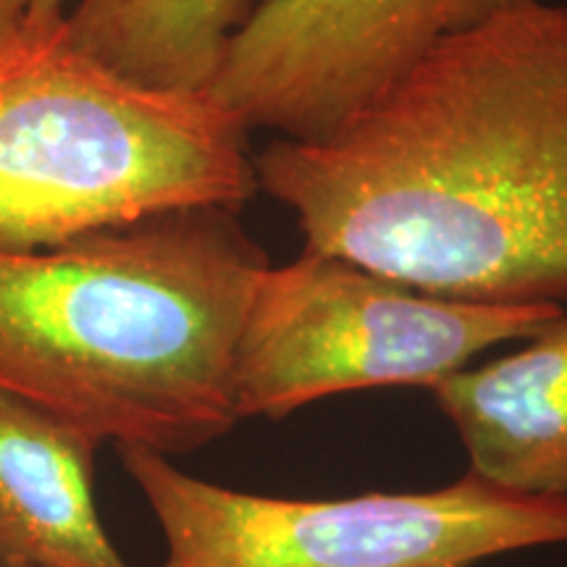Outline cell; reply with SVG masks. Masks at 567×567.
<instances>
[{
  "label": "cell",
  "instance_id": "cell-5",
  "mask_svg": "<svg viewBox=\"0 0 567 567\" xmlns=\"http://www.w3.org/2000/svg\"><path fill=\"white\" fill-rule=\"evenodd\" d=\"M563 313V305L446 300L302 247L255 284L234 354L237 421H284L360 389H429Z\"/></svg>",
  "mask_w": 567,
  "mask_h": 567
},
{
  "label": "cell",
  "instance_id": "cell-9",
  "mask_svg": "<svg viewBox=\"0 0 567 567\" xmlns=\"http://www.w3.org/2000/svg\"><path fill=\"white\" fill-rule=\"evenodd\" d=\"M252 0H74L71 42L147 87L205 92Z\"/></svg>",
  "mask_w": 567,
  "mask_h": 567
},
{
  "label": "cell",
  "instance_id": "cell-4",
  "mask_svg": "<svg viewBox=\"0 0 567 567\" xmlns=\"http://www.w3.org/2000/svg\"><path fill=\"white\" fill-rule=\"evenodd\" d=\"M116 455L166 542L158 567H476L567 544V499L473 473L429 492L292 499L197 478L145 446Z\"/></svg>",
  "mask_w": 567,
  "mask_h": 567
},
{
  "label": "cell",
  "instance_id": "cell-2",
  "mask_svg": "<svg viewBox=\"0 0 567 567\" xmlns=\"http://www.w3.org/2000/svg\"><path fill=\"white\" fill-rule=\"evenodd\" d=\"M268 255L193 205L53 245H0V392L113 446L229 434L234 354Z\"/></svg>",
  "mask_w": 567,
  "mask_h": 567
},
{
  "label": "cell",
  "instance_id": "cell-7",
  "mask_svg": "<svg viewBox=\"0 0 567 567\" xmlns=\"http://www.w3.org/2000/svg\"><path fill=\"white\" fill-rule=\"evenodd\" d=\"M455 425L467 473L517 494L567 499V310L520 350L425 389Z\"/></svg>",
  "mask_w": 567,
  "mask_h": 567
},
{
  "label": "cell",
  "instance_id": "cell-10",
  "mask_svg": "<svg viewBox=\"0 0 567 567\" xmlns=\"http://www.w3.org/2000/svg\"><path fill=\"white\" fill-rule=\"evenodd\" d=\"M32 19V0H0V51L24 32Z\"/></svg>",
  "mask_w": 567,
  "mask_h": 567
},
{
  "label": "cell",
  "instance_id": "cell-1",
  "mask_svg": "<svg viewBox=\"0 0 567 567\" xmlns=\"http://www.w3.org/2000/svg\"><path fill=\"white\" fill-rule=\"evenodd\" d=\"M255 179L305 247L446 300L565 308L567 6L442 40L326 137H276Z\"/></svg>",
  "mask_w": 567,
  "mask_h": 567
},
{
  "label": "cell",
  "instance_id": "cell-11",
  "mask_svg": "<svg viewBox=\"0 0 567 567\" xmlns=\"http://www.w3.org/2000/svg\"><path fill=\"white\" fill-rule=\"evenodd\" d=\"M74 0H32V19L38 21H59L66 17Z\"/></svg>",
  "mask_w": 567,
  "mask_h": 567
},
{
  "label": "cell",
  "instance_id": "cell-3",
  "mask_svg": "<svg viewBox=\"0 0 567 567\" xmlns=\"http://www.w3.org/2000/svg\"><path fill=\"white\" fill-rule=\"evenodd\" d=\"M250 132L205 92L147 87L30 19L0 51V245H53L258 193Z\"/></svg>",
  "mask_w": 567,
  "mask_h": 567
},
{
  "label": "cell",
  "instance_id": "cell-8",
  "mask_svg": "<svg viewBox=\"0 0 567 567\" xmlns=\"http://www.w3.org/2000/svg\"><path fill=\"white\" fill-rule=\"evenodd\" d=\"M101 446L0 392V567H132L95 507Z\"/></svg>",
  "mask_w": 567,
  "mask_h": 567
},
{
  "label": "cell",
  "instance_id": "cell-6",
  "mask_svg": "<svg viewBox=\"0 0 567 567\" xmlns=\"http://www.w3.org/2000/svg\"><path fill=\"white\" fill-rule=\"evenodd\" d=\"M526 0H260L205 95L247 132L321 140L439 42Z\"/></svg>",
  "mask_w": 567,
  "mask_h": 567
}]
</instances>
